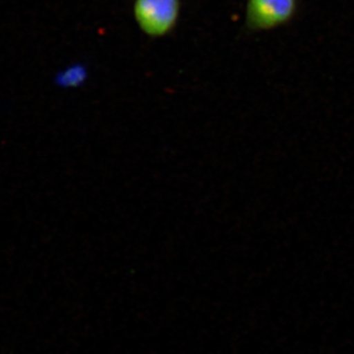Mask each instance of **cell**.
Here are the masks:
<instances>
[{"label":"cell","mask_w":354,"mask_h":354,"mask_svg":"<svg viewBox=\"0 0 354 354\" xmlns=\"http://www.w3.org/2000/svg\"><path fill=\"white\" fill-rule=\"evenodd\" d=\"M181 0H134L133 16L140 31L150 38L171 34L180 17Z\"/></svg>","instance_id":"obj_1"},{"label":"cell","mask_w":354,"mask_h":354,"mask_svg":"<svg viewBox=\"0 0 354 354\" xmlns=\"http://www.w3.org/2000/svg\"><path fill=\"white\" fill-rule=\"evenodd\" d=\"M299 0H247L245 27L250 32L271 31L295 19Z\"/></svg>","instance_id":"obj_2"},{"label":"cell","mask_w":354,"mask_h":354,"mask_svg":"<svg viewBox=\"0 0 354 354\" xmlns=\"http://www.w3.org/2000/svg\"><path fill=\"white\" fill-rule=\"evenodd\" d=\"M87 79V69L84 65L75 64L69 65L57 72L55 84L62 88H77L82 85Z\"/></svg>","instance_id":"obj_3"}]
</instances>
